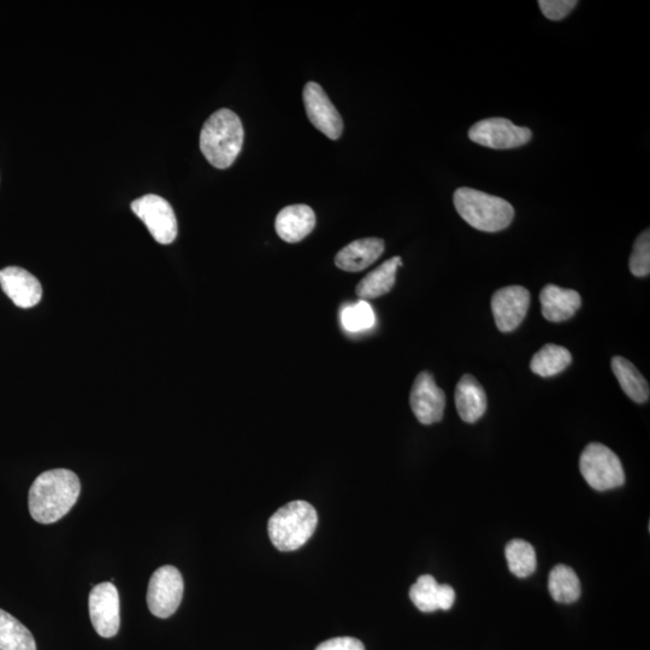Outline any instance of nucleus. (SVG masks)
I'll return each mask as SVG.
<instances>
[{"label":"nucleus","mask_w":650,"mask_h":650,"mask_svg":"<svg viewBox=\"0 0 650 650\" xmlns=\"http://www.w3.org/2000/svg\"><path fill=\"white\" fill-rule=\"evenodd\" d=\"M317 524V512L309 502H289L270 518V540L281 552L297 551L315 534Z\"/></svg>","instance_id":"4"},{"label":"nucleus","mask_w":650,"mask_h":650,"mask_svg":"<svg viewBox=\"0 0 650 650\" xmlns=\"http://www.w3.org/2000/svg\"><path fill=\"white\" fill-rule=\"evenodd\" d=\"M572 362L571 353L565 347L548 344L535 354L530 369L541 377H552L563 372Z\"/></svg>","instance_id":"23"},{"label":"nucleus","mask_w":650,"mask_h":650,"mask_svg":"<svg viewBox=\"0 0 650 650\" xmlns=\"http://www.w3.org/2000/svg\"><path fill=\"white\" fill-rule=\"evenodd\" d=\"M0 650H37L32 632L3 610H0Z\"/></svg>","instance_id":"21"},{"label":"nucleus","mask_w":650,"mask_h":650,"mask_svg":"<svg viewBox=\"0 0 650 650\" xmlns=\"http://www.w3.org/2000/svg\"><path fill=\"white\" fill-rule=\"evenodd\" d=\"M487 395L481 383L472 375L460 378L455 388V406L466 423H476L487 411Z\"/></svg>","instance_id":"18"},{"label":"nucleus","mask_w":650,"mask_h":650,"mask_svg":"<svg viewBox=\"0 0 650 650\" xmlns=\"http://www.w3.org/2000/svg\"><path fill=\"white\" fill-rule=\"evenodd\" d=\"M530 300L528 289L522 286H508L494 293L492 311L500 332L511 333L522 324L528 315Z\"/></svg>","instance_id":"11"},{"label":"nucleus","mask_w":650,"mask_h":650,"mask_svg":"<svg viewBox=\"0 0 650 650\" xmlns=\"http://www.w3.org/2000/svg\"><path fill=\"white\" fill-rule=\"evenodd\" d=\"M508 569L514 576L525 578L533 575L537 566L536 552L529 542L512 540L505 549Z\"/></svg>","instance_id":"24"},{"label":"nucleus","mask_w":650,"mask_h":650,"mask_svg":"<svg viewBox=\"0 0 650 650\" xmlns=\"http://www.w3.org/2000/svg\"><path fill=\"white\" fill-rule=\"evenodd\" d=\"M410 599L424 613L448 611L454 605L455 592L451 585L439 584L433 576L424 575L412 585Z\"/></svg>","instance_id":"14"},{"label":"nucleus","mask_w":650,"mask_h":650,"mask_svg":"<svg viewBox=\"0 0 650 650\" xmlns=\"http://www.w3.org/2000/svg\"><path fill=\"white\" fill-rule=\"evenodd\" d=\"M384 252V241L378 238L351 242L336 254L335 264L347 273H358L374 264Z\"/></svg>","instance_id":"17"},{"label":"nucleus","mask_w":650,"mask_h":650,"mask_svg":"<svg viewBox=\"0 0 650 650\" xmlns=\"http://www.w3.org/2000/svg\"><path fill=\"white\" fill-rule=\"evenodd\" d=\"M316 226L315 212L307 205H291L280 211L275 221L277 235L289 244L304 240Z\"/></svg>","instance_id":"15"},{"label":"nucleus","mask_w":650,"mask_h":650,"mask_svg":"<svg viewBox=\"0 0 650 650\" xmlns=\"http://www.w3.org/2000/svg\"><path fill=\"white\" fill-rule=\"evenodd\" d=\"M612 370L614 376L617 377L620 387L623 388L624 393L632 401H635L637 404H643L649 400V384L630 360L623 357H614L612 359Z\"/></svg>","instance_id":"20"},{"label":"nucleus","mask_w":650,"mask_h":650,"mask_svg":"<svg viewBox=\"0 0 650 650\" xmlns=\"http://www.w3.org/2000/svg\"><path fill=\"white\" fill-rule=\"evenodd\" d=\"M341 322L348 333H360L374 328L376 316L368 301L360 300L357 304L344 307L341 311Z\"/></svg>","instance_id":"25"},{"label":"nucleus","mask_w":650,"mask_h":650,"mask_svg":"<svg viewBox=\"0 0 650 650\" xmlns=\"http://www.w3.org/2000/svg\"><path fill=\"white\" fill-rule=\"evenodd\" d=\"M548 589L560 604H572L581 596V582L576 572L566 565L555 566L549 573Z\"/></svg>","instance_id":"22"},{"label":"nucleus","mask_w":650,"mask_h":650,"mask_svg":"<svg viewBox=\"0 0 650 650\" xmlns=\"http://www.w3.org/2000/svg\"><path fill=\"white\" fill-rule=\"evenodd\" d=\"M132 210L159 244H173L179 227L175 212L167 200L156 194H147L134 200Z\"/></svg>","instance_id":"8"},{"label":"nucleus","mask_w":650,"mask_h":650,"mask_svg":"<svg viewBox=\"0 0 650 650\" xmlns=\"http://www.w3.org/2000/svg\"><path fill=\"white\" fill-rule=\"evenodd\" d=\"M453 202L460 217L481 232H501L513 221L514 209L507 200L474 188H458Z\"/></svg>","instance_id":"3"},{"label":"nucleus","mask_w":650,"mask_h":650,"mask_svg":"<svg viewBox=\"0 0 650 650\" xmlns=\"http://www.w3.org/2000/svg\"><path fill=\"white\" fill-rule=\"evenodd\" d=\"M316 650H365V647L357 638L336 637L319 644Z\"/></svg>","instance_id":"28"},{"label":"nucleus","mask_w":650,"mask_h":650,"mask_svg":"<svg viewBox=\"0 0 650 650\" xmlns=\"http://www.w3.org/2000/svg\"><path fill=\"white\" fill-rule=\"evenodd\" d=\"M579 469L585 482L599 492L622 487L625 483L624 468L617 454L598 442L584 448Z\"/></svg>","instance_id":"5"},{"label":"nucleus","mask_w":650,"mask_h":650,"mask_svg":"<svg viewBox=\"0 0 650 650\" xmlns=\"http://www.w3.org/2000/svg\"><path fill=\"white\" fill-rule=\"evenodd\" d=\"M410 405L419 422L430 425L440 422L445 413L446 395L428 371L419 374L413 383Z\"/></svg>","instance_id":"12"},{"label":"nucleus","mask_w":650,"mask_h":650,"mask_svg":"<svg viewBox=\"0 0 650 650\" xmlns=\"http://www.w3.org/2000/svg\"><path fill=\"white\" fill-rule=\"evenodd\" d=\"M629 267L632 275L646 277L650 273V232L649 229L638 236L632 250Z\"/></svg>","instance_id":"26"},{"label":"nucleus","mask_w":650,"mask_h":650,"mask_svg":"<svg viewBox=\"0 0 650 650\" xmlns=\"http://www.w3.org/2000/svg\"><path fill=\"white\" fill-rule=\"evenodd\" d=\"M90 617L99 636L114 637L120 630V595L114 584L105 582L96 585L88 600Z\"/></svg>","instance_id":"9"},{"label":"nucleus","mask_w":650,"mask_h":650,"mask_svg":"<svg viewBox=\"0 0 650 650\" xmlns=\"http://www.w3.org/2000/svg\"><path fill=\"white\" fill-rule=\"evenodd\" d=\"M81 483L78 475L67 469L44 472L29 489V512L35 522L52 524L62 519L78 501Z\"/></svg>","instance_id":"1"},{"label":"nucleus","mask_w":650,"mask_h":650,"mask_svg":"<svg viewBox=\"0 0 650 650\" xmlns=\"http://www.w3.org/2000/svg\"><path fill=\"white\" fill-rule=\"evenodd\" d=\"M244 144V127L232 110L221 109L205 122L200 133V150L211 165L227 169L238 158Z\"/></svg>","instance_id":"2"},{"label":"nucleus","mask_w":650,"mask_h":650,"mask_svg":"<svg viewBox=\"0 0 650 650\" xmlns=\"http://www.w3.org/2000/svg\"><path fill=\"white\" fill-rule=\"evenodd\" d=\"M540 301L543 317L553 323L569 321L582 305L578 292L555 285H547L542 289Z\"/></svg>","instance_id":"16"},{"label":"nucleus","mask_w":650,"mask_h":650,"mask_svg":"<svg viewBox=\"0 0 650 650\" xmlns=\"http://www.w3.org/2000/svg\"><path fill=\"white\" fill-rule=\"evenodd\" d=\"M403 267V260L394 257L384 262L380 267L371 271L358 283L357 295L360 299L368 301L386 295L392 291L397 281V271Z\"/></svg>","instance_id":"19"},{"label":"nucleus","mask_w":650,"mask_h":650,"mask_svg":"<svg viewBox=\"0 0 650 650\" xmlns=\"http://www.w3.org/2000/svg\"><path fill=\"white\" fill-rule=\"evenodd\" d=\"M539 5L547 19L560 21L575 9L577 2L576 0H541Z\"/></svg>","instance_id":"27"},{"label":"nucleus","mask_w":650,"mask_h":650,"mask_svg":"<svg viewBox=\"0 0 650 650\" xmlns=\"http://www.w3.org/2000/svg\"><path fill=\"white\" fill-rule=\"evenodd\" d=\"M183 587L181 572L176 567H159L153 573L147 590V605L153 616L163 619L173 616L181 604Z\"/></svg>","instance_id":"6"},{"label":"nucleus","mask_w":650,"mask_h":650,"mask_svg":"<svg viewBox=\"0 0 650 650\" xmlns=\"http://www.w3.org/2000/svg\"><path fill=\"white\" fill-rule=\"evenodd\" d=\"M474 143L493 150H511L527 145L533 133L529 128L518 127L506 118L494 117L477 122L469 130Z\"/></svg>","instance_id":"7"},{"label":"nucleus","mask_w":650,"mask_h":650,"mask_svg":"<svg viewBox=\"0 0 650 650\" xmlns=\"http://www.w3.org/2000/svg\"><path fill=\"white\" fill-rule=\"evenodd\" d=\"M303 98L307 117L313 126L325 137L338 140L344 130V122L328 94L316 82H309L304 88Z\"/></svg>","instance_id":"10"},{"label":"nucleus","mask_w":650,"mask_h":650,"mask_svg":"<svg viewBox=\"0 0 650 650\" xmlns=\"http://www.w3.org/2000/svg\"><path fill=\"white\" fill-rule=\"evenodd\" d=\"M0 287L21 309H31L43 298V287L37 277L19 267L0 270Z\"/></svg>","instance_id":"13"}]
</instances>
